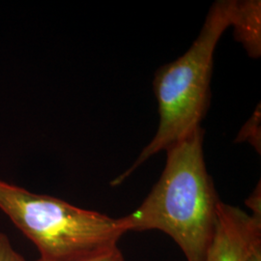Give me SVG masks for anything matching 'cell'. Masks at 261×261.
Masks as SVG:
<instances>
[{
	"label": "cell",
	"mask_w": 261,
	"mask_h": 261,
	"mask_svg": "<svg viewBox=\"0 0 261 261\" xmlns=\"http://www.w3.org/2000/svg\"><path fill=\"white\" fill-rule=\"evenodd\" d=\"M200 127L168 149L165 169L141 205L120 218L127 232L160 230L187 261H204L221 201L206 169Z\"/></svg>",
	"instance_id": "1"
},
{
	"label": "cell",
	"mask_w": 261,
	"mask_h": 261,
	"mask_svg": "<svg viewBox=\"0 0 261 261\" xmlns=\"http://www.w3.org/2000/svg\"><path fill=\"white\" fill-rule=\"evenodd\" d=\"M234 0L212 5L199 35L186 53L161 67L154 80L160 123L155 137L129 169L112 181L118 186L153 155L185 140L200 128L210 100V82L215 48L231 25Z\"/></svg>",
	"instance_id": "2"
},
{
	"label": "cell",
	"mask_w": 261,
	"mask_h": 261,
	"mask_svg": "<svg viewBox=\"0 0 261 261\" xmlns=\"http://www.w3.org/2000/svg\"><path fill=\"white\" fill-rule=\"evenodd\" d=\"M0 209L35 245L42 259L73 260L118 245L121 219L36 195L0 181Z\"/></svg>",
	"instance_id": "3"
},
{
	"label": "cell",
	"mask_w": 261,
	"mask_h": 261,
	"mask_svg": "<svg viewBox=\"0 0 261 261\" xmlns=\"http://www.w3.org/2000/svg\"><path fill=\"white\" fill-rule=\"evenodd\" d=\"M261 238V215L248 214L220 201L204 261H248L252 245Z\"/></svg>",
	"instance_id": "4"
},
{
	"label": "cell",
	"mask_w": 261,
	"mask_h": 261,
	"mask_svg": "<svg viewBox=\"0 0 261 261\" xmlns=\"http://www.w3.org/2000/svg\"><path fill=\"white\" fill-rule=\"evenodd\" d=\"M231 25L236 40L242 44L248 55L258 58L261 54L260 1H235Z\"/></svg>",
	"instance_id": "5"
},
{
	"label": "cell",
	"mask_w": 261,
	"mask_h": 261,
	"mask_svg": "<svg viewBox=\"0 0 261 261\" xmlns=\"http://www.w3.org/2000/svg\"><path fill=\"white\" fill-rule=\"evenodd\" d=\"M235 141H249L260 153V105L244 125Z\"/></svg>",
	"instance_id": "6"
},
{
	"label": "cell",
	"mask_w": 261,
	"mask_h": 261,
	"mask_svg": "<svg viewBox=\"0 0 261 261\" xmlns=\"http://www.w3.org/2000/svg\"><path fill=\"white\" fill-rule=\"evenodd\" d=\"M35 261H49L38 258ZM67 261H124V256L122 253L121 250L119 249L118 245L112 246L110 248L103 249L101 251L90 253L88 255H85L80 258H75L73 260Z\"/></svg>",
	"instance_id": "7"
},
{
	"label": "cell",
	"mask_w": 261,
	"mask_h": 261,
	"mask_svg": "<svg viewBox=\"0 0 261 261\" xmlns=\"http://www.w3.org/2000/svg\"><path fill=\"white\" fill-rule=\"evenodd\" d=\"M0 261H27L25 258L17 252L9 238L0 231Z\"/></svg>",
	"instance_id": "8"
},
{
	"label": "cell",
	"mask_w": 261,
	"mask_h": 261,
	"mask_svg": "<svg viewBox=\"0 0 261 261\" xmlns=\"http://www.w3.org/2000/svg\"><path fill=\"white\" fill-rule=\"evenodd\" d=\"M260 183L252 192V195L247 200V205L252 210V214L261 215Z\"/></svg>",
	"instance_id": "9"
},
{
	"label": "cell",
	"mask_w": 261,
	"mask_h": 261,
	"mask_svg": "<svg viewBox=\"0 0 261 261\" xmlns=\"http://www.w3.org/2000/svg\"><path fill=\"white\" fill-rule=\"evenodd\" d=\"M248 261H261V238L253 243Z\"/></svg>",
	"instance_id": "10"
}]
</instances>
